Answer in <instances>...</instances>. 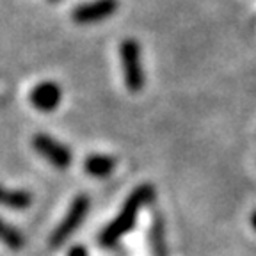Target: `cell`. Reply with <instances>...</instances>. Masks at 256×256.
I'll list each match as a JSON object with an SVG mask.
<instances>
[{
    "instance_id": "1",
    "label": "cell",
    "mask_w": 256,
    "mask_h": 256,
    "mask_svg": "<svg viewBox=\"0 0 256 256\" xmlns=\"http://www.w3.org/2000/svg\"><path fill=\"white\" fill-rule=\"evenodd\" d=\"M153 198H155V188L150 184L139 185L137 188H134V192L126 198L124 204L121 206L116 219L110 220L107 224V228L100 233L98 244L102 248H114L126 233L132 232L137 222L139 212L148 203H152Z\"/></svg>"
},
{
    "instance_id": "2",
    "label": "cell",
    "mask_w": 256,
    "mask_h": 256,
    "mask_svg": "<svg viewBox=\"0 0 256 256\" xmlns=\"http://www.w3.org/2000/svg\"><path fill=\"white\" fill-rule=\"evenodd\" d=\"M89 204H91V201H89V196H86V194H80V196H76L73 200L66 216L62 217V220L57 224V228L50 235V248L59 249L68 242L70 236L78 230L80 224L84 222L86 216L89 212Z\"/></svg>"
},
{
    "instance_id": "3",
    "label": "cell",
    "mask_w": 256,
    "mask_h": 256,
    "mask_svg": "<svg viewBox=\"0 0 256 256\" xmlns=\"http://www.w3.org/2000/svg\"><path fill=\"white\" fill-rule=\"evenodd\" d=\"M121 66H123V78L126 89L132 92H139L144 88L146 76H144L142 60H140V48L136 40H124L120 48Z\"/></svg>"
},
{
    "instance_id": "4",
    "label": "cell",
    "mask_w": 256,
    "mask_h": 256,
    "mask_svg": "<svg viewBox=\"0 0 256 256\" xmlns=\"http://www.w3.org/2000/svg\"><path fill=\"white\" fill-rule=\"evenodd\" d=\"M32 146H34V150H36L44 160H48V162L52 166H56L57 169H66L72 166L73 153L70 152L64 144H60L59 140L46 136V134H38V136H34Z\"/></svg>"
},
{
    "instance_id": "5",
    "label": "cell",
    "mask_w": 256,
    "mask_h": 256,
    "mask_svg": "<svg viewBox=\"0 0 256 256\" xmlns=\"http://www.w3.org/2000/svg\"><path fill=\"white\" fill-rule=\"evenodd\" d=\"M118 11V0H92L89 4H82L73 11V20L80 25L96 24L107 20Z\"/></svg>"
},
{
    "instance_id": "6",
    "label": "cell",
    "mask_w": 256,
    "mask_h": 256,
    "mask_svg": "<svg viewBox=\"0 0 256 256\" xmlns=\"http://www.w3.org/2000/svg\"><path fill=\"white\" fill-rule=\"evenodd\" d=\"M62 91L56 82H41L30 91V104L41 112H52L59 107Z\"/></svg>"
},
{
    "instance_id": "7",
    "label": "cell",
    "mask_w": 256,
    "mask_h": 256,
    "mask_svg": "<svg viewBox=\"0 0 256 256\" xmlns=\"http://www.w3.org/2000/svg\"><path fill=\"white\" fill-rule=\"evenodd\" d=\"M150 249H152V256H168V240H166V224L164 219L160 216V212L153 214L152 224H150Z\"/></svg>"
},
{
    "instance_id": "8",
    "label": "cell",
    "mask_w": 256,
    "mask_h": 256,
    "mask_svg": "<svg viewBox=\"0 0 256 256\" xmlns=\"http://www.w3.org/2000/svg\"><path fill=\"white\" fill-rule=\"evenodd\" d=\"M114 169H116V158L108 155L92 153L84 160V171L94 178H107L114 172Z\"/></svg>"
},
{
    "instance_id": "9",
    "label": "cell",
    "mask_w": 256,
    "mask_h": 256,
    "mask_svg": "<svg viewBox=\"0 0 256 256\" xmlns=\"http://www.w3.org/2000/svg\"><path fill=\"white\" fill-rule=\"evenodd\" d=\"M0 204L12 210H25L32 204V194L20 188H8L0 185Z\"/></svg>"
},
{
    "instance_id": "10",
    "label": "cell",
    "mask_w": 256,
    "mask_h": 256,
    "mask_svg": "<svg viewBox=\"0 0 256 256\" xmlns=\"http://www.w3.org/2000/svg\"><path fill=\"white\" fill-rule=\"evenodd\" d=\"M0 242L12 251H20L25 246V236L18 228L6 222L4 219H0Z\"/></svg>"
},
{
    "instance_id": "11",
    "label": "cell",
    "mask_w": 256,
    "mask_h": 256,
    "mask_svg": "<svg viewBox=\"0 0 256 256\" xmlns=\"http://www.w3.org/2000/svg\"><path fill=\"white\" fill-rule=\"evenodd\" d=\"M68 256H89V252L84 246H73V248H70Z\"/></svg>"
},
{
    "instance_id": "12",
    "label": "cell",
    "mask_w": 256,
    "mask_h": 256,
    "mask_svg": "<svg viewBox=\"0 0 256 256\" xmlns=\"http://www.w3.org/2000/svg\"><path fill=\"white\" fill-rule=\"evenodd\" d=\"M251 226H252V230L256 232V210L251 214Z\"/></svg>"
},
{
    "instance_id": "13",
    "label": "cell",
    "mask_w": 256,
    "mask_h": 256,
    "mask_svg": "<svg viewBox=\"0 0 256 256\" xmlns=\"http://www.w3.org/2000/svg\"><path fill=\"white\" fill-rule=\"evenodd\" d=\"M52 2H57V0H52Z\"/></svg>"
}]
</instances>
